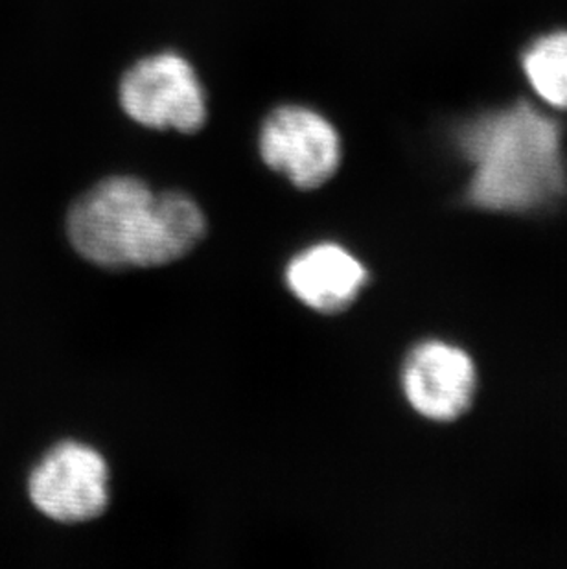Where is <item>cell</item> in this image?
Instances as JSON below:
<instances>
[{
    "mask_svg": "<svg viewBox=\"0 0 567 569\" xmlns=\"http://www.w3.org/2000/svg\"><path fill=\"white\" fill-rule=\"evenodd\" d=\"M67 234L76 253L98 268H161L203 240L207 220L188 193H157L142 179L111 176L76 199Z\"/></svg>",
    "mask_w": 567,
    "mask_h": 569,
    "instance_id": "cell-1",
    "label": "cell"
},
{
    "mask_svg": "<svg viewBox=\"0 0 567 569\" xmlns=\"http://www.w3.org/2000/svg\"><path fill=\"white\" fill-rule=\"evenodd\" d=\"M457 142L471 167L466 199L477 209L530 212L566 196L563 124L530 103L468 120Z\"/></svg>",
    "mask_w": 567,
    "mask_h": 569,
    "instance_id": "cell-2",
    "label": "cell"
},
{
    "mask_svg": "<svg viewBox=\"0 0 567 569\" xmlns=\"http://www.w3.org/2000/svg\"><path fill=\"white\" fill-rule=\"evenodd\" d=\"M118 102L135 124L198 133L209 119V97L185 56L162 50L131 64L118 83Z\"/></svg>",
    "mask_w": 567,
    "mask_h": 569,
    "instance_id": "cell-3",
    "label": "cell"
},
{
    "mask_svg": "<svg viewBox=\"0 0 567 569\" xmlns=\"http://www.w3.org/2000/svg\"><path fill=\"white\" fill-rule=\"evenodd\" d=\"M258 153L266 167L288 179L295 189H321L341 167V134L321 111L284 103L263 119Z\"/></svg>",
    "mask_w": 567,
    "mask_h": 569,
    "instance_id": "cell-4",
    "label": "cell"
},
{
    "mask_svg": "<svg viewBox=\"0 0 567 569\" xmlns=\"http://www.w3.org/2000/svg\"><path fill=\"white\" fill-rule=\"evenodd\" d=\"M30 498L61 523L97 520L109 506L108 461L91 446L61 442L33 468Z\"/></svg>",
    "mask_w": 567,
    "mask_h": 569,
    "instance_id": "cell-5",
    "label": "cell"
},
{
    "mask_svg": "<svg viewBox=\"0 0 567 569\" xmlns=\"http://www.w3.org/2000/svg\"><path fill=\"white\" fill-rule=\"evenodd\" d=\"M401 387L417 413L437 422L457 419L470 408L477 372L465 350L445 341H424L407 356Z\"/></svg>",
    "mask_w": 567,
    "mask_h": 569,
    "instance_id": "cell-6",
    "label": "cell"
},
{
    "mask_svg": "<svg viewBox=\"0 0 567 569\" xmlns=\"http://www.w3.org/2000/svg\"><path fill=\"white\" fill-rule=\"evenodd\" d=\"M369 271L338 243H317L291 258L286 268V284L302 305L336 316L352 307Z\"/></svg>",
    "mask_w": 567,
    "mask_h": 569,
    "instance_id": "cell-7",
    "label": "cell"
},
{
    "mask_svg": "<svg viewBox=\"0 0 567 569\" xmlns=\"http://www.w3.org/2000/svg\"><path fill=\"white\" fill-rule=\"evenodd\" d=\"M521 67L536 94L551 108L567 111V32L546 33L529 44Z\"/></svg>",
    "mask_w": 567,
    "mask_h": 569,
    "instance_id": "cell-8",
    "label": "cell"
}]
</instances>
